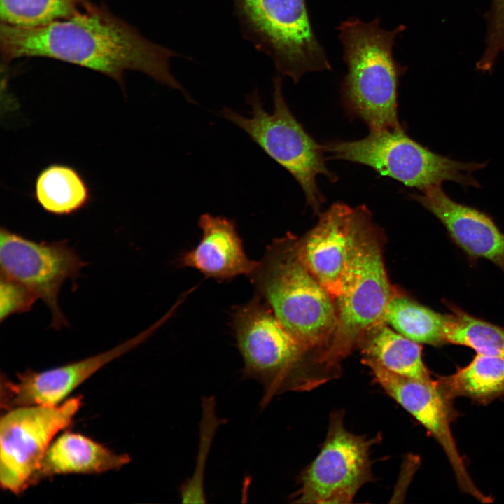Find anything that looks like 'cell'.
<instances>
[{
  "label": "cell",
  "mask_w": 504,
  "mask_h": 504,
  "mask_svg": "<svg viewBox=\"0 0 504 504\" xmlns=\"http://www.w3.org/2000/svg\"><path fill=\"white\" fill-rule=\"evenodd\" d=\"M5 62L20 57H48L103 74L124 86L127 71L141 72L185 93L172 75L170 59L178 55L146 38L106 6L88 2L71 17L36 27L0 24Z\"/></svg>",
  "instance_id": "6da1fadb"
},
{
  "label": "cell",
  "mask_w": 504,
  "mask_h": 504,
  "mask_svg": "<svg viewBox=\"0 0 504 504\" xmlns=\"http://www.w3.org/2000/svg\"><path fill=\"white\" fill-rule=\"evenodd\" d=\"M291 234L274 240L250 276L257 295L309 353L319 355L335 330L334 298L300 260Z\"/></svg>",
  "instance_id": "7a4b0ae2"
},
{
  "label": "cell",
  "mask_w": 504,
  "mask_h": 504,
  "mask_svg": "<svg viewBox=\"0 0 504 504\" xmlns=\"http://www.w3.org/2000/svg\"><path fill=\"white\" fill-rule=\"evenodd\" d=\"M337 29L347 67L341 88L346 110L370 131L401 127L398 89L407 68L396 60L393 48L405 27L388 31L381 27L379 18L363 22L351 17Z\"/></svg>",
  "instance_id": "3957f363"
},
{
  "label": "cell",
  "mask_w": 504,
  "mask_h": 504,
  "mask_svg": "<svg viewBox=\"0 0 504 504\" xmlns=\"http://www.w3.org/2000/svg\"><path fill=\"white\" fill-rule=\"evenodd\" d=\"M232 325L244 361L243 374L258 382L263 408L276 395L308 391L337 377L314 362L258 295L237 307Z\"/></svg>",
  "instance_id": "277c9868"
},
{
  "label": "cell",
  "mask_w": 504,
  "mask_h": 504,
  "mask_svg": "<svg viewBox=\"0 0 504 504\" xmlns=\"http://www.w3.org/2000/svg\"><path fill=\"white\" fill-rule=\"evenodd\" d=\"M379 229L366 211L357 230L346 265L341 293L335 299L337 322L318 361L339 372L340 361L348 356L364 335L385 322L388 304L394 295L385 270Z\"/></svg>",
  "instance_id": "5b68a950"
},
{
  "label": "cell",
  "mask_w": 504,
  "mask_h": 504,
  "mask_svg": "<svg viewBox=\"0 0 504 504\" xmlns=\"http://www.w3.org/2000/svg\"><path fill=\"white\" fill-rule=\"evenodd\" d=\"M280 76L273 79V104L268 113L255 90L246 97L249 116L223 107L221 117L243 130L272 159L285 168L301 186L307 203L315 213L320 211L324 196L320 192L316 177L323 175L331 182L337 180L325 162V150L295 118L285 101Z\"/></svg>",
  "instance_id": "8992f818"
},
{
  "label": "cell",
  "mask_w": 504,
  "mask_h": 504,
  "mask_svg": "<svg viewBox=\"0 0 504 504\" xmlns=\"http://www.w3.org/2000/svg\"><path fill=\"white\" fill-rule=\"evenodd\" d=\"M244 38L298 83L332 66L311 24L305 0H233Z\"/></svg>",
  "instance_id": "52a82bcc"
},
{
  "label": "cell",
  "mask_w": 504,
  "mask_h": 504,
  "mask_svg": "<svg viewBox=\"0 0 504 504\" xmlns=\"http://www.w3.org/2000/svg\"><path fill=\"white\" fill-rule=\"evenodd\" d=\"M330 158L367 165L382 175L424 191L444 181L479 188L472 172L486 163L463 162L438 155L410 138L402 127L370 131L356 141H334L323 145Z\"/></svg>",
  "instance_id": "ba28073f"
},
{
  "label": "cell",
  "mask_w": 504,
  "mask_h": 504,
  "mask_svg": "<svg viewBox=\"0 0 504 504\" xmlns=\"http://www.w3.org/2000/svg\"><path fill=\"white\" fill-rule=\"evenodd\" d=\"M377 438L356 435L344 426L343 414L330 415L325 441L316 457L299 476L291 496L297 503H351L373 480L370 449Z\"/></svg>",
  "instance_id": "9c48e42d"
},
{
  "label": "cell",
  "mask_w": 504,
  "mask_h": 504,
  "mask_svg": "<svg viewBox=\"0 0 504 504\" xmlns=\"http://www.w3.org/2000/svg\"><path fill=\"white\" fill-rule=\"evenodd\" d=\"M81 405L74 397L57 405H38L11 409L0 422V483L15 494L34 484L51 441L69 426Z\"/></svg>",
  "instance_id": "30bf717a"
},
{
  "label": "cell",
  "mask_w": 504,
  "mask_h": 504,
  "mask_svg": "<svg viewBox=\"0 0 504 504\" xmlns=\"http://www.w3.org/2000/svg\"><path fill=\"white\" fill-rule=\"evenodd\" d=\"M86 265L66 241L37 242L1 228V275L20 282L41 299L51 312L55 329L67 325L58 304L62 286L76 279Z\"/></svg>",
  "instance_id": "8fae6325"
},
{
  "label": "cell",
  "mask_w": 504,
  "mask_h": 504,
  "mask_svg": "<svg viewBox=\"0 0 504 504\" xmlns=\"http://www.w3.org/2000/svg\"><path fill=\"white\" fill-rule=\"evenodd\" d=\"M374 381L424 426L444 451L460 489L483 503L493 501L475 485L457 449L451 433L453 419L451 401L438 388L436 381L417 379L391 372L382 367L364 361Z\"/></svg>",
  "instance_id": "7c38bea8"
},
{
  "label": "cell",
  "mask_w": 504,
  "mask_h": 504,
  "mask_svg": "<svg viewBox=\"0 0 504 504\" xmlns=\"http://www.w3.org/2000/svg\"><path fill=\"white\" fill-rule=\"evenodd\" d=\"M368 209L335 202L321 214L316 225L295 237L297 254L334 300L342 287L344 271L362 218Z\"/></svg>",
  "instance_id": "4fadbf2b"
},
{
  "label": "cell",
  "mask_w": 504,
  "mask_h": 504,
  "mask_svg": "<svg viewBox=\"0 0 504 504\" xmlns=\"http://www.w3.org/2000/svg\"><path fill=\"white\" fill-rule=\"evenodd\" d=\"M165 321V318H162L149 328L104 353L43 372L27 371L18 374L17 382L1 380V407L10 410L24 406L60 404L94 373L144 342Z\"/></svg>",
  "instance_id": "5bb4252c"
},
{
  "label": "cell",
  "mask_w": 504,
  "mask_h": 504,
  "mask_svg": "<svg viewBox=\"0 0 504 504\" xmlns=\"http://www.w3.org/2000/svg\"><path fill=\"white\" fill-rule=\"evenodd\" d=\"M411 197L442 223L452 241L470 259H486L504 272V234L492 218L453 200L441 186Z\"/></svg>",
  "instance_id": "9a60e30c"
},
{
  "label": "cell",
  "mask_w": 504,
  "mask_h": 504,
  "mask_svg": "<svg viewBox=\"0 0 504 504\" xmlns=\"http://www.w3.org/2000/svg\"><path fill=\"white\" fill-rule=\"evenodd\" d=\"M202 237L197 246L182 254L181 266L200 271L219 281L241 275L251 276L258 261L246 255L234 220L202 214L198 222Z\"/></svg>",
  "instance_id": "2e32d148"
},
{
  "label": "cell",
  "mask_w": 504,
  "mask_h": 504,
  "mask_svg": "<svg viewBox=\"0 0 504 504\" xmlns=\"http://www.w3.org/2000/svg\"><path fill=\"white\" fill-rule=\"evenodd\" d=\"M130 461L127 454H116L79 433L66 432L50 444L34 484L62 474H99L118 470Z\"/></svg>",
  "instance_id": "e0dca14e"
},
{
  "label": "cell",
  "mask_w": 504,
  "mask_h": 504,
  "mask_svg": "<svg viewBox=\"0 0 504 504\" xmlns=\"http://www.w3.org/2000/svg\"><path fill=\"white\" fill-rule=\"evenodd\" d=\"M362 362L374 363L394 374L417 379H430L422 358L421 344L412 341L382 323L369 330L358 346Z\"/></svg>",
  "instance_id": "ac0fdd59"
},
{
  "label": "cell",
  "mask_w": 504,
  "mask_h": 504,
  "mask_svg": "<svg viewBox=\"0 0 504 504\" xmlns=\"http://www.w3.org/2000/svg\"><path fill=\"white\" fill-rule=\"evenodd\" d=\"M435 381L449 401L464 396L488 403L504 396V358L477 353L468 365Z\"/></svg>",
  "instance_id": "d6986e66"
},
{
  "label": "cell",
  "mask_w": 504,
  "mask_h": 504,
  "mask_svg": "<svg viewBox=\"0 0 504 504\" xmlns=\"http://www.w3.org/2000/svg\"><path fill=\"white\" fill-rule=\"evenodd\" d=\"M34 195L46 212L57 216L75 214L90 201L88 185L74 168L52 164L44 168L36 178Z\"/></svg>",
  "instance_id": "ffe728a7"
},
{
  "label": "cell",
  "mask_w": 504,
  "mask_h": 504,
  "mask_svg": "<svg viewBox=\"0 0 504 504\" xmlns=\"http://www.w3.org/2000/svg\"><path fill=\"white\" fill-rule=\"evenodd\" d=\"M449 321V314H441L396 293L385 314L386 323L398 333L417 343L435 346L447 343Z\"/></svg>",
  "instance_id": "44dd1931"
},
{
  "label": "cell",
  "mask_w": 504,
  "mask_h": 504,
  "mask_svg": "<svg viewBox=\"0 0 504 504\" xmlns=\"http://www.w3.org/2000/svg\"><path fill=\"white\" fill-rule=\"evenodd\" d=\"M447 305L451 312L446 335L447 343L504 358V328L470 315L454 304Z\"/></svg>",
  "instance_id": "7402d4cb"
},
{
  "label": "cell",
  "mask_w": 504,
  "mask_h": 504,
  "mask_svg": "<svg viewBox=\"0 0 504 504\" xmlns=\"http://www.w3.org/2000/svg\"><path fill=\"white\" fill-rule=\"evenodd\" d=\"M89 0H0L1 23L36 27L68 18Z\"/></svg>",
  "instance_id": "603a6c76"
},
{
  "label": "cell",
  "mask_w": 504,
  "mask_h": 504,
  "mask_svg": "<svg viewBox=\"0 0 504 504\" xmlns=\"http://www.w3.org/2000/svg\"><path fill=\"white\" fill-rule=\"evenodd\" d=\"M215 398L204 397L202 401V417L200 425V443L194 473L180 489L183 503H205L204 475L208 454L217 428L224 422L216 414Z\"/></svg>",
  "instance_id": "cb8c5ba5"
},
{
  "label": "cell",
  "mask_w": 504,
  "mask_h": 504,
  "mask_svg": "<svg viewBox=\"0 0 504 504\" xmlns=\"http://www.w3.org/2000/svg\"><path fill=\"white\" fill-rule=\"evenodd\" d=\"M38 298L25 286L1 275L0 321L10 316L29 312Z\"/></svg>",
  "instance_id": "d4e9b609"
}]
</instances>
